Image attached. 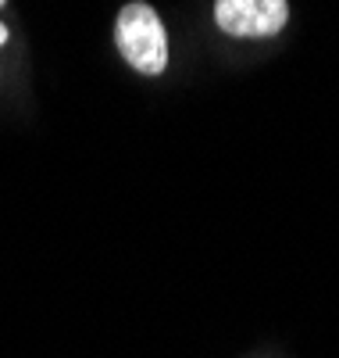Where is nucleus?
<instances>
[{
	"label": "nucleus",
	"instance_id": "nucleus-2",
	"mask_svg": "<svg viewBox=\"0 0 339 358\" xmlns=\"http://www.w3.org/2000/svg\"><path fill=\"white\" fill-rule=\"evenodd\" d=\"M289 4L286 0H214V22L222 33L257 40L286 29Z\"/></svg>",
	"mask_w": 339,
	"mask_h": 358
},
{
	"label": "nucleus",
	"instance_id": "nucleus-4",
	"mask_svg": "<svg viewBox=\"0 0 339 358\" xmlns=\"http://www.w3.org/2000/svg\"><path fill=\"white\" fill-rule=\"evenodd\" d=\"M0 4H4V0H0Z\"/></svg>",
	"mask_w": 339,
	"mask_h": 358
},
{
	"label": "nucleus",
	"instance_id": "nucleus-3",
	"mask_svg": "<svg viewBox=\"0 0 339 358\" xmlns=\"http://www.w3.org/2000/svg\"><path fill=\"white\" fill-rule=\"evenodd\" d=\"M8 43V25H0V47Z\"/></svg>",
	"mask_w": 339,
	"mask_h": 358
},
{
	"label": "nucleus",
	"instance_id": "nucleus-1",
	"mask_svg": "<svg viewBox=\"0 0 339 358\" xmlns=\"http://www.w3.org/2000/svg\"><path fill=\"white\" fill-rule=\"evenodd\" d=\"M114 36L118 50L126 54V62L143 72V76H158L168 65V36L165 25L150 4H126L114 22Z\"/></svg>",
	"mask_w": 339,
	"mask_h": 358
}]
</instances>
